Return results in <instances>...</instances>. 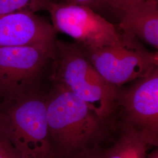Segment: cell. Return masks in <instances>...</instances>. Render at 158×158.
Listing matches in <instances>:
<instances>
[{
	"instance_id": "obj_1",
	"label": "cell",
	"mask_w": 158,
	"mask_h": 158,
	"mask_svg": "<svg viewBox=\"0 0 158 158\" xmlns=\"http://www.w3.org/2000/svg\"><path fill=\"white\" fill-rule=\"evenodd\" d=\"M0 131L20 158H55L47 119L46 94L40 87L0 100Z\"/></svg>"
},
{
	"instance_id": "obj_2",
	"label": "cell",
	"mask_w": 158,
	"mask_h": 158,
	"mask_svg": "<svg viewBox=\"0 0 158 158\" xmlns=\"http://www.w3.org/2000/svg\"><path fill=\"white\" fill-rule=\"evenodd\" d=\"M46 94L48 127L55 155L85 149L100 129V121L87 104L62 85L53 81Z\"/></svg>"
},
{
	"instance_id": "obj_3",
	"label": "cell",
	"mask_w": 158,
	"mask_h": 158,
	"mask_svg": "<svg viewBox=\"0 0 158 158\" xmlns=\"http://www.w3.org/2000/svg\"><path fill=\"white\" fill-rule=\"evenodd\" d=\"M56 53L51 81L73 93L101 119L108 117L115 103L117 89L89 62L81 45L56 40Z\"/></svg>"
},
{
	"instance_id": "obj_4",
	"label": "cell",
	"mask_w": 158,
	"mask_h": 158,
	"mask_svg": "<svg viewBox=\"0 0 158 158\" xmlns=\"http://www.w3.org/2000/svg\"><path fill=\"white\" fill-rule=\"evenodd\" d=\"M81 46L89 62L115 87L142 78L158 67V52L147 50L128 32L122 31L120 38L111 45Z\"/></svg>"
},
{
	"instance_id": "obj_5",
	"label": "cell",
	"mask_w": 158,
	"mask_h": 158,
	"mask_svg": "<svg viewBox=\"0 0 158 158\" xmlns=\"http://www.w3.org/2000/svg\"><path fill=\"white\" fill-rule=\"evenodd\" d=\"M56 48L43 46L0 48V100L19 96L40 87Z\"/></svg>"
},
{
	"instance_id": "obj_6",
	"label": "cell",
	"mask_w": 158,
	"mask_h": 158,
	"mask_svg": "<svg viewBox=\"0 0 158 158\" xmlns=\"http://www.w3.org/2000/svg\"><path fill=\"white\" fill-rule=\"evenodd\" d=\"M48 11L56 32L67 34L83 45L107 46L121 36L114 25L87 6L54 1Z\"/></svg>"
},
{
	"instance_id": "obj_7",
	"label": "cell",
	"mask_w": 158,
	"mask_h": 158,
	"mask_svg": "<svg viewBox=\"0 0 158 158\" xmlns=\"http://www.w3.org/2000/svg\"><path fill=\"white\" fill-rule=\"evenodd\" d=\"M125 123L146 133L155 146L158 142V68L130 88L118 93Z\"/></svg>"
},
{
	"instance_id": "obj_8",
	"label": "cell",
	"mask_w": 158,
	"mask_h": 158,
	"mask_svg": "<svg viewBox=\"0 0 158 158\" xmlns=\"http://www.w3.org/2000/svg\"><path fill=\"white\" fill-rule=\"evenodd\" d=\"M56 32L45 19L30 11L0 15V48H56Z\"/></svg>"
},
{
	"instance_id": "obj_9",
	"label": "cell",
	"mask_w": 158,
	"mask_h": 158,
	"mask_svg": "<svg viewBox=\"0 0 158 158\" xmlns=\"http://www.w3.org/2000/svg\"><path fill=\"white\" fill-rule=\"evenodd\" d=\"M119 27L158 49V0H148L124 12Z\"/></svg>"
},
{
	"instance_id": "obj_10",
	"label": "cell",
	"mask_w": 158,
	"mask_h": 158,
	"mask_svg": "<svg viewBox=\"0 0 158 158\" xmlns=\"http://www.w3.org/2000/svg\"><path fill=\"white\" fill-rule=\"evenodd\" d=\"M153 145L146 133L124 123L118 139L103 158H147V151Z\"/></svg>"
},
{
	"instance_id": "obj_11",
	"label": "cell",
	"mask_w": 158,
	"mask_h": 158,
	"mask_svg": "<svg viewBox=\"0 0 158 158\" xmlns=\"http://www.w3.org/2000/svg\"><path fill=\"white\" fill-rule=\"evenodd\" d=\"M54 0H0V15L19 11H48Z\"/></svg>"
},
{
	"instance_id": "obj_12",
	"label": "cell",
	"mask_w": 158,
	"mask_h": 158,
	"mask_svg": "<svg viewBox=\"0 0 158 158\" xmlns=\"http://www.w3.org/2000/svg\"><path fill=\"white\" fill-rule=\"evenodd\" d=\"M0 158H20L11 143L0 131Z\"/></svg>"
},
{
	"instance_id": "obj_13",
	"label": "cell",
	"mask_w": 158,
	"mask_h": 158,
	"mask_svg": "<svg viewBox=\"0 0 158 158\" xmlns=\"http://www.w3.org/2000/svg\"><path fill=\"white\" fill-rule=\"evenodd\" d=\"M146 1L148 0H103V2L124 12L131 8Z\"/></svg>"
},
{
	"instance_id": "obj_14",
	"label": "cell",
	"mask_w": 158,
	"mask_h": 158,
	"mask_svg": "<svg viewBox=\"0 0 158 158\" xmlns=\"http://www.w3.org/2000/svg\"><path fill=\"white\" fill-rule=\"evenodd\" d=\"M65 1L68 4L87 6L91 8L93 6H99L102 3H104L103 0H65Z\"/></svg>"
},
{
	"instance_id": "obj_15",
	"label": "cell",
	"mask_w": 158,
	"mask_h": 158,
	"mask_svg": "<svg viewBox=\"0 0 158 158\" xmlns=\"http://www.w3.org/2000/svg\"><path fill=\"white\" fill-rule=\"evenodd\" d=\"M76 158H103V157L94 151L83 149L80 152Z\"/></svg>"
},
{
	"instance_id": "obj_16",
	"label": "cell",
	"mask_w": 158,
	"mask_h": 158,
	"mask_svg": "<svg viewBox=\"0 0 158 158\" xmlns=\"http://www.w3.org/2000/svg\"><path fill=\"white\" fill-rule=\"evenodd\" d=\"M147 158H158V151H155L152 153V154H150Z\"/></svg>"
}]
</instances>
